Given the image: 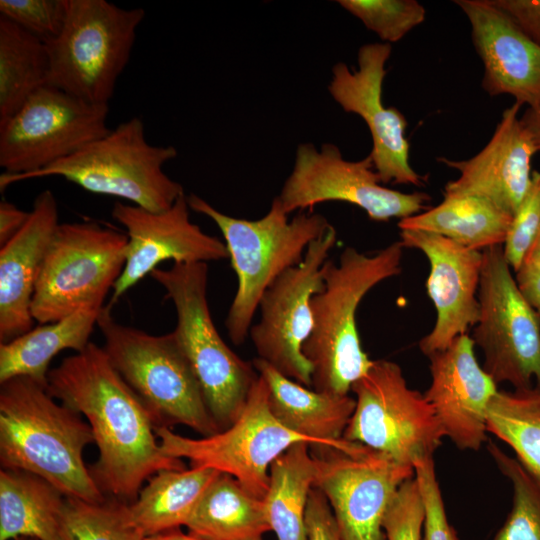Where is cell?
Returning a JSON list of instances; mask_svg holds the SVG:
<instances>
[{
	"label": "cell",
	"instance_id": "cell-37",
	"mask_svg": "<svg viewBox=\"0 0 540 540\" xmlns=\"http://www.w3.org/2000/svg\"><path fill=\"white\" fill-rule=\"evenodd\" d=\"M540 226V172H532L531 185L513 215L502 245L504 256L517 271L523 263Z\"/></svg>",
	"mask_w": 540,
	"mask_h": 540
},
{
	"label": "cell",
	"instance_id": "cell-28",
	"mask_svg": "<svg viewBox=\"0 0 540 540\" xmlns=\"http://www.w3.org/2000/svg\"><path fill=\"white\" fill-rule=\"evenodd\" d=\"M513 216L491 201L472 195L444 196L437 206L398 222L400 230H423L464 247L483 251L503 245Z\"/></svg>",
	"mask_w": 540,
	"mask_h": 540
},
{
	"label": "cell",
	"instance_id": "cell-18",
	"mask_svg": "<svg viewBox=\"0 0 540 540\" xmlns=\"http://www.w3.org/2000/svg\"><path fill=\"white\" fill-rule=\"evenodd\" d=\"M189 210L185 194L162 212L119 201L114 204L111 215L126 229L128 246L125 266L107 307L111 309L129 289L151 275L164 261L189 264L228 258L225 243L194 224Z\"/></svg>",
	"mask_w": 540,
	"mask_h": 540
},
{
	"label": "cell",
	"instance_id": "cell-31",
	"mask_svg": "<svg viewBox=\"0 0 540 540\" xmlns=\"http://www.w3.org/2000/svg\"><path fill=\"white\" fill-rule=\"evenodd\" d=\"M46 43L0 17V122L12 116L40 88L48 84Z\"/></svg>",
	"mask_w": 540,
	"mask_h": 540
},
{
	"label": "cell",
	"instance_id": "cell-45",
	"mask_svg": "<svg viewBox=\"0 0 540 540\" xmlns=\"http://www.w3.org/2000/svg\"><path fill=\"white\" fill-rule=\"evenodd\" d=\"M144 540H203L191 533H185L180 528L145 536Z\"/></svg>",
	"mask_w": 540,
	"mask_h": 540
},
{
	"label": "cell",
	"instance_id": "cell-42",
	"mask_svg": "<svg viewBox=\"0 0 540 540\" xmlns=\"http://www.w3.org/2000/svg\"><path fill=\"white\" fill-rule=\"evenodd\" d=\"M515 280L525 300L540 314V262L524 260L515 271Z\"/></svg>",
	"mask_w": 540,
	"mask_h": 540
},
{
	"label": "cell",
	"instance_id": "cell-13",
	"mask_svg": "<svg viewBox=\"0 0 540 540\" xmlns=\"http://www.w3.org/2000/svg\"><path fill=\"white\" fill-rule=\"evenodd\" d=\"M155 432L166 454L188 460L191 467L226 473L261 499L268 489L272 462L295 443L312 445L309 439L290 431L275 418L260 375L240 415L228 428L198 439L179 435L167 427Z\"/></svg>",
	"mask_w": 540,
	"mask_h": 540
},
{
	"label": "cell",
	"instance_id": "cell-4",
	"mask_svg": "<svg viewBox=\"0 0 540 540\" xmlns=\"http://www.w3.org/2000/svg\"><path fill=\"white\" fill-rule=\"evenodd\" d=\"M189 208L211 219L221 231L237 277V290L225 320L233 344H242L264 292L288 269L299 264L308 248L332 226L319 213L300 212L289 220L278 197L259 219L226 215L195 194Z\"/></svg>",
	"mask_w": 540,
	"mask_h": 540
},
{
	"label": "cell",
	"instance_id": "cell-35",
	"mask_svg": "<svg viewBox=\"0 0 540 540\" xmlns=\"http://www.w3.org/2000/svg\"><path fill=\"white\" fill-rule=\"evenodd\" d=\"M385 43L397 42L425 20L426 10L415 0H339Z\"/></svg>",
	"mask_w": 540,
	"mask_h": 540
},
{
	"label": "cell",
	"instance_id": "cell-5",
	"mask_svg": "<svg viewBox=\"0 0 540 540\" xmlns=\"http://www.w3.org/2000/svg\"><path fill=\"white\" fill-rule=\"evenodd\" d=\"M97 326L110 362L143 402L156 429L184 425L202 437L220 431L173 331L152 335L123 325L107 306Z\"/></svg>",
	"mask_w": 540,
	"mask_h": 540
},
{
	"label": "cell",
	"instance_id": "cell-23",
	"mask_svg": "<svg viewBox=\"0 0 540 540\" xmlns=\"http://www.w3.org/2000/svg\"><path fill=\"white\" fill-rule=\"evenodd\" d=\"M52 191L39 193L22 229L0 249V343L31 330L32 298L42 265L59 226Z\"/></svg>",
	"mask_w": 540,
	"mask_h": 540
},
{
	"label": "cell",
	"instance_id": "cell-12",
	"mask_svg": "<svg viewBox=\"0 0 540 540\" xmlns=\"http://www.w3.org/2000/svg\"><path fill=\"white\" fill-rule=\"evenodd\" d=\"M480 315L472 339L496 384L540 390V314L521 294L502 245L482 251Z\"/></svg>",
	"mask_w": 540,
	"mask_h": 540
},
{
	"label": "cell",
	"instance_id": "cell-30",
	"mask_svg": "<svg viewBox=\"0 0 540 540\" xmlns=\"http://www.w3.org/2000/svg\"><path fill=\"white\" fill-rule=\"evenodd\" d=\"M310 445L293 444L270 466L263 500L270 530L277 540H307L306 509L316 478Z\"/></svg>",
	"mask_w": 540,
	"mask_h": 540
},
{
	"label": "cell",
	"instance_id": "cell-22",
	"mask_svg": "<svg viewBox=\"0 0 540 540\" xmlns=\"http://www.w3.org/2000/svg\"><path fill=\"white\" fill-rule=\"evenodd\" d=\"M455 4L471 25L484 65L485 91L511 95L528 108L540 106V46L490 0H456Z\"/></svg>",
	"mask_w": 540,
	"mask_h": 540
},
{
	"label": "cell",
	"instance_id": "cell-46",
	"mask_svg": "<svg viewBox=\"0 0 540 540\" xmlns=\"http://www.w3.org/2000/svg\"><path fill=\"white\" fill-rule=\"evenodd\" d=\"M524 260H534L540 262V226L533 244Z\"/></svg>",
	"mask_w": 540,
	"mask_h": 540
},
{
	"label": "cell",
	"instance_id": "cell-32",
	"mask_svg": "<svg viewBox=\"0 0 540 540\" xmlns=\"http://www.w3.org/2000/svg\"><path fill=\"white\" fill-rule=\"evenodd\" d=\"M487 431L508 444L540 482V390L497 391L487 410Z\"/></svg>",
	"mask_w": 540,
	"mask_h": 540
},
{
	"label": "cell",
	"instance_id": "cell-14",
	"mask_svg": "<svg viewBox=\"0 0 540 540\" xmlns=\"http://www.w3.org/2000/svg\"><path fill=\"white\" fill-rule=\"evenodd\" d=\"M314 487L325 496L342 540H386L383 520L414 467L348 441L343 447L310 445Z\"/></svg>",
	"mask_w": 540,
	"mask_h": 540
},
{
	"label": "cell",
	"instance_id": "cell-9",
	"mask_svg": "<svg viewBox=\"0 0 540 540\" xmlns=\"http://www.w3.org/2000/svg\"><path fill=\"white\" fill-rule=\"evenodd\" d=\"M127 246V234L99 223H60L35 286L33 319L44 324L81 309L101 310L123 271Z\"/></svg>",
	"mask_w": 540,
	"mask_h": 540
},
{
	"label": "cell",
	"instance_id": "cell-20",
	"mask_svg": "<svg viewBox=\"0 0 540 540\" xmlns=\"http://www.w3.org/2000/svg\"><path fill=\"white\" fill-rule=\"evenodd\" d=\"M474 341L463 334L428 356L431 384L424 396L445 436L462 450H478L486 441L487 410L497 384L477 362Z\"/></svg>",
	"mask_w": 540,
	"mask_h": 540
},
{
	"label": "cell",
	"instance_id": "cell-33",
	"mask_svg": "<svg viewBox=\"0 0 540 540\" xmlns=\"http://www.w3.org/2000/svg\"><path fill=\"white\" fill-rule=\"evenodd\" d=\"M133 522L128 503L115 498L90 503L67 498L62 521V540H144Z\"/></svg>",
	"mask_w": 540,
	"mask_h": 540
},
{
	"label": "cell",
	"instance_id": "cell-19",
	"mask_svg": "<svg viewBox=\"0 0 540 540\" xmlns=\"http://www.w3.org/2000/svg\"><path fill=\"white\" fill-rule=\"evenodd\" d=\"M400 236L404 247L420 250L430 264L426 288L437 316L433 329L419 343L429 356L477 324L483 253L423 230H401Z\"/></svg>",
	"mask_w": 540,
	"mask_h": 540
},
{
	"label": "cell",
	"instance_id": "cell-6",
	"mask_svg": "<svg viewBox=\"0 0 540 540\" xmlns=\"http://www.w3.org/2000/svg\"><path fill=\"white\" fill-rule=\"evenodd\" d=\"M151 277L174 304L173 333L212 417L224 430L240 415L259 375L252 363L230 349L215 327L207 300V263L173 264L169 269H155Z\"/></svg>",
	"mask_w": 540,
	"mask_h": 540
},
{
	"label": "cell",
	"instance_id": "cell-39",
	"mask_svg": "<svg viewBox=\"0 0 540 540\" xmlns=\"http://www.w3.org/2000/svg\"><path fill=\"white\" fill-rule=\"evenodd\" d=\"M414 472L425 510L423 540H458L446 515L433 458L417 461Z\"/></svg>",
	"mask_w": 540,
	"mask_h": 540
},
{
	"label": "cell",
	"instance_id": "cell-11",
	"mask_svg": "<svg viewBox=\"0 0 540 540\" xmlns=\"http://www.w3.org/2000/svg\"><path fill=\"white\" fill-rule=\"evenodd\" d=\"M109 105L46 85L0 122V189L65 159L109 132Z\"/></svg>",
	"mask_w": 540,
	"mask_h": 540
},
{
	"label": "cell",
	"instance_id": "cell-41",
	"mask_svg": "<svg viewBox=\"0 0 540 540\" xmlns=\"http://www.w3.org/2000/svg\"><path fill=\"white\" fill-rule=\"evenodd\" d=\"M540 46V0H490Z\"/></svg>",
	"mask_w": 540,
	"mask_h": 540
},
{
	"label": "cell",
	"instance_id": "cell-7",
	"mask_svg": "<svg viewBox=\"0 0 540 540\" xmlns=\"http://www.w3.org/2000/svg\"><path fill=\"white\" fill-rule=\"evenodd\" d=\"M176 157L174 146L149 143L142 119L133 117L73 155L13 183L57 176L89 192L162 212L185 194L183 186L164 171V165Z\"/></svg>",
	"mask_w": 540,
	"mask_h": 540
},
{
	"label": "cell",
	"instance_id": "cell-3",
	"mask_svg": "<svg viewBox=\"0 0 540 540\" xmlns=\"http://www.w3.org/2000/svg\"><path fill=\"white\" fill-rule=\"evenodd\" d=\"M403 244L394 242L367 255L346 247L338 262L323 266V288L311 300L313 328L303 345L312 366V388L348 395L352 385L371 367L356 323L363 297L380 282L401 272Z\"/></svg>",
	"mask_w": 540,
	"mask_h": 540
},
{
	"label": "cell",
	"instance_id": "cell-36",
	"mask_svg": "<svg viewBox=\"0 0 540 540\" xmlns=\"http://www.w3.org/2000/svg\"><path fill=\"white\" fill-rule=\"evenodd\" d=\"M69 0H1L0 17L5 18L45 43L61 33Z\"/></svg>",
	"mask_w": 540,
	"mask_h": 540
},
{
	"label": "cell",
	"instance_id": "cell-27",
	"mask_svg": "<svg viewBox=\"0 0 540 540\" xmlns=\"http://www.w3.org/2000/svg\"><path fill=\"white\" fill-rule=\"evenodd\" d=\"M185 526L203 540H262L271 531L264 500L226 473L209 484Z\"/></svg>",
	"mask_w": 540,
	"mask_h": 540
},
{
	"label": "cell",
	"instance_id": "cell-44",
	"mask_svg": "<svg viewBox=\"0 0 540 540\" xmlns=\"http://www.w3.org/2000/svg\"><path fill=\"white\" fill-rule=\"evenodd\" d=\"M520 120L530 133L537 152H540V106L527 108Z\"/></svg>",
	"mask_w": 540,
	"mask_h": 540
},
{
	"label": "cell",
	"instance_id": "cell-1",
	"mask_svg": "<svg viewBox=\"0 0 540 540\" xmlns=\"http://www.w3.org/2000/svg\"><path fill=\"white\" fill-rule=\"evenodd\" d=\"M47 390L87 419L99 451L90 471L103 494L129 504L159 471L185 469L162 450L148 410L103 347L90 342L64 358L49 370Z\"/></svg>",
	"mask_w": 540,
	"mask_h": 540
},
{
	"label": "cell",
	"instance_id": "cell-8",
	"mask_svg": "<svg viewBox=\"0 0 540 540\" xmlns=\"http://www.w3.org/2000/svg\"><path fill=\"white\" fill-rule=\"evenodd\" d=\"M145 17L105 0H69L65 25L46 42L49 86L93 104L109 105Z\"/></svg>",
	"mask_w": 540,
	"mask_h": 540
},
{
	"label": "cell",
	"instance_id": "cell-21",
	"mask_svg": "<svg viewBox=\"0 0 540 540\" xmlns=\"http://www.w3.org/2000/svg\"><path fill=\"white\" fill-rule=\"evenodd\" d=\"M522 105L507 108L487 143L468 160H438L459 171L445 185L444 196L485 198L514 215L532 181L531 160L537 152L533 139L518 116Z\"/></svg>",
	"mask_w": 540,
	"mask_h": 540
},
{
	"label": "cell",
	"instance_id": "cell-29",
	"mask_svg": "<svg viewBox=\"0 0 540 540\" xmlns=\"http://www.w3.org/2000/svg\"><path fill=\"white\" fill-rule=\"evenodd\" d=\"M220 473L200 466L159 471L128 504L133 522L144 536L185 526L203 493Z\"/></svg>",
	"mask_w": 540,
	"mask_h": 540
},
{
	"label": "cell",
	"instance_id": "cell-17",
	"mask_svg": "<svg viewBox=\"0 0 540 540\" xmlns=\"http://www.w3.org/2000/svg\"><path fill=\"white\" fill-rule=\"evenodd\" d=\"M391 51L389 43L364 44L357 55L358 69L351 70L343 62L334 65L328 90L344 111L359 115L368 126L373 143L369 155L381 183L418 186L422 177L409 162L407 121L398 109L385 107L382 101Z\"/></svg>",
	"mask_w": 540,
	"mask_h": 540
},
{
	"label": "cell",
	"instance_id": "cell-10",
	"mask_svg": "<svg viewBox=\"0 0 540 540\" xmlns=\"http://www.w3.org/2000/svg\"><path fill=\"white\" fill-rule=\"evenodd\" d=\"M355 408L343 438L410 465L433 456L445 436L424 394L408 387L399 365L373 360L351 388Z\"/></svg>",
	"mask_w": 540,
	"mask_h": 540
},
{
	"label": "cell",
	"instance_id": "cell-40",
	"mask_svg": "<svg viewBox=\"0 0 540 540\" xmlns=\"http://www.w3.org/2000/svg\"><path fill=\"white\" fill-rule=\"evenodd\" d=\"M307 540H342L332 510L320 490L313 487L306 509Z\"/></svg>",
	"mask_w": 540,
	"mask_h": 540
},
{
	"label": "cell",
	"instance_id": "cell-47",
	"mask_svg": "<svg viewBox=\"0 0 540 540\" xmlns=\"http://www.w3.org/2000/svg\"><path fill=\"white\" fill-rule=\"evenodd\" d=\"M15 540H36V539L28 538V537H19V538L15 539Z\"/></svg>",
	"mask_w": 540,
	"mask_h": 540
},
{
	"label": "cell",
	"instance_id": "cell-24",
	"mask_svg": "<svg viewBox=\"0 0 540 540\" xmlns=\"http://www.w3.org/2000/svg\"><path fill=\"white\" fill-rule=\"evenodd\" d=\"M252 364L266 383L271 412L284 427L309 439L312 445L343 447L348 443L343 434L355 398L306 387L259 358Z\"/></svg>",
	"mask_w": 540,
	"mask_h": 540
},
{
	"label": "cell",
	"instance_id": "cell-16",
	"mask_svg": "<svg viewBox=\"0 0 540 540\" xmlns=\"http://www.w3.org/2000/svg\"><path fill=\"white\" fill-rule=\"evenodd\" d=\"M373 168L370 155L348 161L334 144H323L319 150L310 143L301 144L277 197L287 214L311 210L323 202L343 201L362 208L371 220L379 222L403 219L425 208L428 194L384 187Z\"/></svg>",
	"mask_w": 540,
	"mask_h": 540
},
{
	"label": "cell",
	"instance_id": "cell-34",
	"mask_svg": "<svg viewBox=\"0 0 540 540\" xmlns=\"http://www.w3.org/2000/svg\"><path fill=\"white\" fill-rule=\"evenodd\" d=\"M488 450L513 487L511 511L493 540H540V482L494 443Z\"/></svg>",
	"mask_w": 540,
	"mask_h": 540
},
{
	"label": "cell",
	"instance_id": "cell-15",
	"mask_svg": "<svg viewBox=\"0 0 540 540\" xmlns=\"http://www.w3.org/2000/svg\"><path fill=\"white\" fill-rule=\"evenodd\" d=\"M336 241L332 226L308 246L302 261L264 292L258 305L260 319L249 330L257 358L310 388L312 366L302 349L313 328L311 300L323 288V266Z\"/></svg>",
	"mask_w": 540,
	"mask_h": 540
},
{
	"label": "cell",
	"instance_id": "cell-2",
	"mask_svg": "<svg viewBox=\"0 0 540 540\" xmlns=\"http://www.w3.org/2000/svg\"><path fill=\"white\" fill-rule=\"evenodd\" d=\"M0 384L2 468L35 474L67 498L105 501L83 460V451L94 443V436L81 414L57 403L47 387L29 377Z\"/></svg>",
	"mask_w": 540,
	"mask_h": 540
},
{
	"label": "cell",
	"instance_id": "cell-43",
	"mask_svg": "<svg viewBox=\"0 0 540 540\" xmlns=\"http://www.w3.org/2000/svg\"><path fill=\"white\" fill-rule=\"evenodd\" d=\"M30 211L19 209L15 204L3 199L0 202V245L14 237L25 225Z\"/></svg>",
	"mask_w": 540,
	"mask_h": 540
},
{
	"label": "cell",
	"instance_id": "cell-38",
	"mask_svg": "<svg viewBox=\"0 0 540 540\" xmlns=\"http://www.w3.org/2000/svg\"><path fill=\"white\" fill-rule=\"evenodd\" d=\"M424 504L415 478L404 482L383 520L386 540H423Z\"/></svg>",
	"mask_w": 540,
	"mask_h": 540
},
{
	"label": "cell",
	"instance_id": "cell-26",
	"mask_svg": "<svg viewBox=\"0 0 540 540\" xmlns=\"http://www.w3.org/2000/svg\"><path fill=\"white\" fill-rule=\"evenodd\" d=\"M101 310L81 309L0 343V383L22 376L47 387L51 360L66 349L76 353L84 350L90 343Z\"/></svg>",
	"mask_w": 540,
	"mask_h": 540
},
{
	"label": "cell",
	"instance_id": "cell-25",
	"mask_svg": "<svg viewBox=\"0 0 540 540\" xmlns=\"http://www.w3.org/2000/svg\"><path fill=\"white\" fill-rule=\"evenodd\" d=\"M66 497L47 480L17 469L0 471V540H62Z\"/></svg>",
	"mask_w": 540,
	"mask_h": 540
}]
</instances>
